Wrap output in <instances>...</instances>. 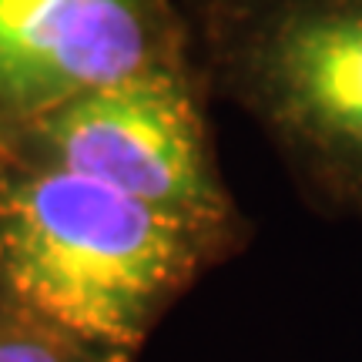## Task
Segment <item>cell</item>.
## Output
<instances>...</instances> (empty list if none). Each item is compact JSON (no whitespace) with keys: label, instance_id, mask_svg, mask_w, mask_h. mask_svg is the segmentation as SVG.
Instances as JSON below:
<instances>
[{"label":"cell","instance_id":"obj_1","mask_svg":"<svg viewBox=\"0 0 362 362\" xmlns=\"http://www.w3.org/2000/svg\"><path fill=\"white\" fill-rule=\"evenodd\" d=\"M238 252L101 181L0 155V298L111 362Z\"/></svg>","mask_w":362,"mask_h":362},{"label":"cell","instance_id":"obj_2","mask_svg":"<svg viewBox=\"0 0 362 362\" xmlns=\"http://www.w3.org/2000/svg\"><path fill=\"white\" fill-rule=\"evenodd\" d=\"M208 90L269 138L298 198L362 221V0H185Z\"/></svg>","mask_w":362,"mask_h":362},{"label":"cell","instance_id":"obj_3","mask_svg":"<svg viewBox=\"0 0 362 362\" xmlns=\"http://www.w3.org/2000/svg\"><path fill=\"white\" fill-rule=\"evenodd\" d=\"M208 98L198 61L144 71L51 107L0 138V155L101 181L242 255L252 221L221 175Z\"/></svg>","mask_w":362,"mask_h":362},{"label":"cell","instance_id":"obj_4","mask_svg":"<svg viewBox=\"0 0 362 362\" xmlns=\"http://www.w3.org/2000/svg\"><path fill=\"white\" fill-rule=\"evenodd\" d=\"M185 61V0H0V138L78 94Z\"/></svg>","mask_w":362,"mask_h":362},{"label":"cell","instance_id":"obj_5","mask_svg":"<svg viewBox=\"0 0 362 362\" xmlns=\"http://www.w3.org/2000/svg\"><path fill=\"white\" fill-rule=\"evenodd\" d=\"M0 362H111L0 298Z\"/></svg>","mask_w":362,"mask_h":362}]
</instances>
